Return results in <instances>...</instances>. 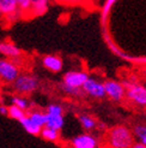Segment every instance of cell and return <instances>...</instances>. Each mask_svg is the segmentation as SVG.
<instances>
[{"mask_svg":"<svg viewBox=\"0 0 146 148\" xmlns=\"http://www.w3.org/2000/svg\"><path fill=\"white\" fill-rule=\"evenodd\" d=\"M13 89L17 94L20 95H29L34 93L39 88V79L32 75L23 73L18 75V77L13 81Z\"/></svg>","mask_w":146,"mask_h":148,"instance_id":"1","label":"cell"},{"mask_svg":"<svg viewBox=\"0 0 146 148\" xmlns=\"http://www.w3.org/2000/svg\"><path fill=\"white\" fill-rule=\"evenodd\" d=\"M20 73V69L16 60L9 58L0 59V82L5 84H12L13 81Z\"/></svg>","mask_w":146,"mask_h":148,"instance_id":"2","label":"cell"},{"mask_svg":"<svg viewBox=\"0 0 146 148\" xmlns=\"http://www.w3.org/2000/svg\"><path fill=\"white\" fill-rule=\"evenodd\" d=\"M109 142L115 148H127L133 145V135L125 127H116L110 131Z\"/></svg>","mask_w":146,"mask_h":148,"instance_id":"3","label":"cell"},{"mask_svg":"<svg viewBox=\"0 0 146 148\" xmlns=\"http://www.w3.org/2000/svg\"><path fill=\"white\" fill-rule=\"evenodd\" d=\"M64 110L60 105L52 103L49 105L46 112V125L45 127L61 130L64 127Z\"/></svg>","mask_w":146,"mask_h":148,"instance_id":"4","label":"cell"},{"mask_svg":"<svg viewBox=\"0 0 146 148\" xmlns=\"http://www.w3.org/2000/svg\"><path fill=\"white\" fill-rule=\"evenodd\" d=\"M0 11L7 24H11L20 18L16 0H0Z\"/></svg>","mask_w":146,"mask_h":148,"instance_id":"5","label":"cell"},{"mask_svg":"<svg viewBox=\"0 0 146 148\" xmlns=\"http://www.w3.org/2000/svg\"><path fill=\"white\" fill-rule=\"evenodd\" d=\"M125 88L127 98L135 102L137 105L146 106V87L138 83H128Z\"/></svg>","mask_w":146,"mask_h":148,"instance_id":"6","label":"cell"},{"mask_svg":"<svg viewBox=\"0 0 146 148\" xmlns=\"http://www.w3.org/2000/svg\"><path fill=\"white\" fill-rule=\"evenodd\" d=\"M82 89L86 93L91 95L93 98H97V99H102L105 97V90H104V84L97 82L96 79L93 78H89L84 82V84L82 86Z\"/></svg>","mask_w":146,"mask_h":148,"instance_id":"7","label":"cell"},{"mask_svg":"<svg viewBox=\"0 0 146 148\" xmlns=\"http://www.w3.org/2000/svg\"><path fill=\"white\" fill-rule=\"evenodd\" d=\"M104 84V90H105V95H108L109 98L114 101H121L125 98V87L121 83L115 82V81H107Z\"/></svg>","mask_w":146,"mask_h":148,"instance_id":"8","label":"cell"},{"mask_svg":"<svg viewBox=\"0 0 146 148\" xmlns=\"http://www.w3.org/2000/svg\"><path fill=\"white\" fill-rule=\"evenodd\" d=\"M0 54L4 58H9V59H12V60L18 62L22 58V56H23V52H22V49L18 46L14 45L13 42L3 41V42H0Z\"/></svg>","mask_w":146,"mask_h":148,"instance_id":"9","label":"cell"},{"mask_svg":"<svg viewBox=\"0 0 146 148\" xmlns=\"http://www.w3.org/2000/svg\"><path fill=\"white\" fill-rule=\"evenodd\" d=\"M87 76L85 72L82 71H71L67 72L64 77V84L71 86V87H77V88H82L84 82L87 79Z\"/></svg>","mask_w":146,"mask_h":148,"instance_id":"10","label":"cell"},{"mask_svg":"<svg viewBox=\"0 0 146 148\" xmlns=\"http://www.w3.org/2000/svg\"><path fill=\"white\" fill-rule=\"evenodd\" d=\"M42 64H43V66H45L47 70L52 71V72H59V71H61L62 66H64L61 58L56 57V56H46V57H43Z\"/></svg>","mask_w":146,"mask_h":148,"instance_id":"11","label":"cell"},{"mask_svg":"<svg viewBox=\"0 0 146 148\" xmlns=\"http://www.w3.org/2000/svg\"><path fill=\"white\" fill-rule=\"evenodd\" d=\"M72 145L76 148H95L97 146V141L93 136L84 134V135L77 136L72 141Z\"/></svg>","mask_w":146,"mask_h":148,"instance_id":"12","label":"cell"},{"mask_svg":"<svg viewBox=\"0 0 146 148\" xmlns=\"http://www.w3.org/2000/svg\"><path fill=\"white\" fill-rule=\"evenodd\" d=\"M48 5L49 0H31L29 17H37L45 14L48 10Z\"/></svg>","mask_w":146,"mask_h":148,"instance_id":"13","label":"cell"},{"mask_svg":"<svg viewBox=\"0 0 146 148\" xmlns=\"http://www.w3.org/2000/svg\"><path fill=\"white\" fill-rule=\"evenodd\" d=\"M19 123L22 124V127L24 128V130L26 131V132H29V134H31V135H34V136H37V135H40V132H41V127H39V125H36L30 118L28 117V114L25 116V117H23L22 119L19 121Z\"/></svg>","mask_w":146,"mask_h":148,"instance_id":"14","label":"cell"},{"mask_svg":"<svg viewBox=\"0 0 146 148\" xmlns=\"http://www.w3.org/2000/svg\"><path fill=\"white\" fill-rule=\"evenodd\" d=\"M40 135L42 136L43 140L49 142H56L59 140V130L53 129V128H48V127H43L41 129Z\"/></svg>","mask_w":146,"mask_h":148,"instance_id":"15","label":"cell"},{"mask_svg":"<svg viewBox=\"0 0 146 148\" xmlns=\"http://www.w3.org/2000/svg\"><path fill=\"white\" fill-rule=\"evenodd\" d=\"M11 103H12V105H14V106L19 107V108H22L23 111H25V112L30 110V106H31L30 101H29V100L24 97V95H20V94L13 95L12 99H11Z\"/></svg>","mask_w":146,"mask_h":148,"instance_id":"16","label":"cell"},{"mask_svg":"<svg viewBox=\"0 0 146 148\" xmlns=\"http://www.w3.org/2000/svg\"><path fill=\"white\" fill-rule=\"evenodd\" d=\"M28 117L39 127L43 128L46 125V113L41 112V111H32V112H29Z\"/></svg>","mask_w":146,"mask_h":148,"instance_id":"17","label":"cell"},{"mask_svg":"<svg viewBox=\"0 0 146 148\" xmlns=\"http://www.w3.org/2000/svg\"><path fill=\"white\" fill-rule=\"evenodd\" d=\"M7 116H9L10 118H12V119L14 121H20L23 117L26 116V112L25 111H23L22 108L17 107V106H14L11 103V106H9V113H7Z\"/></svg>","mask_w":146,"mask_h":148,"instance_id":"18","label":"cell"},{"mask_svg":"<svg viewBox=\"0 0 146 148\" xmlns=\"http://www.w3.org/2000/svg\"><path fill=\"white\" fill-rule=\"evenodd\" d=\"M16 3L18 6V11L20 13V17H29L31 0H16Z\"/></svg>","mask_w":146,"mask_h":148,"instance_id":"19","label":"cell"},{"mask_svg":"<svg viewBox=\"0 0 146 148\" xmlns=\"http://www.w3.org/2000/svg\"><path fill=\"white\" fill-rule=\"evenodd\" d=\"M79 122L82 123L83 128H84L85 130H92L95 127H96V122H95L91 117L85 116V114H83V116L79 117Z\"/></svg>","mask_w":146,"mask_h":148,"instance_id":"20","label":"cell"},{"mask_svg":"<svg viewBox=\"0 0 146 148\" xmlns=\"http://www.w3.org/2000/svg\"><path fill=\"white\" fill-rule=\"evenodd\" d=\"M61 89L66 93L67 95L71 97H79L82 94V88H77V87H71V86H66V84H61Z\"/></svg>","mask_w":146,"mask_h":148,"instance_id":"21","label":"cell"},{"mask_svg":"<svg viewBox=\"0 0 146 148\" xmlns=\"http://www.w3.org/2000/svg\"><path fill=\"white\" fill-rule=\"evenodd\" d=\"M134 134L140 140V142L146 146V127L138 125V127H135V129H134Z\"/></svg>","mask_w":146,"mask_h":148,"instance_id":"22","label":"cell"},{"mask_svg":"<svg viewBox=\"0 0 146 148\" xmlns=\"http://www.w3.org/2000/svg\"><path fill=\"white\" fill-rule=\"evenodd\" d=\"M7 113H9V106L0 105V114H3V116H7Z\"/></svg>","mask_w":146,"mask_h":148,"instance_id":"23","label":"cell"},{"mask_svg":"<svg viewBox=\"0 0 146 148\" xmlns=\"http://www.w3.org/2000/svg\"><path fill=\"white\" fill-rule=\"evenodd\" d=\"M62 3H66V4H77L79 1H82V0H61Z\"/></svg>","mask_w":146,"mask_h":148,"instance_id":"24","label":"cell"},{"mask_svg":"<svg viewBox=\"0 0 146 148\" xmlns=\"http://www.w3.org/2000/svg\"><path fill=\"white\" fill-rule=\"evenodd\" d=\"M135 148H146V146L144 145V143H141V142H139V143H135V146H134Z\"/></svg>","mask_w":146,"mask_h":148,"instance_id":"25","label":"cell"},{"mask_svg":"<svg viewBox=\"0 0 146 148\" xmlns=\"http://www.w3.org/2000/svg\"><path fill=\"white\" fill-rule=\"evenodd\" d=\"M3 18V16H1V11H0V19H1Z\"/></svg>","mask_w":146,"mask_h":148,"instance_id":"26","label":"cell"},{"mask_svg":"<svg viewBox=\"0 0 146 148\" xmlns=\"http://www.w3.org/2000/svg\"><path fill=\"white\" fill-rule=\"evenodd\" d=\"M145 75H146V71H145Z\"/></svg>","mask_w":146,"mask_h":148,"instance_id":"27","label":"cell"}]
</instances>
